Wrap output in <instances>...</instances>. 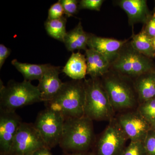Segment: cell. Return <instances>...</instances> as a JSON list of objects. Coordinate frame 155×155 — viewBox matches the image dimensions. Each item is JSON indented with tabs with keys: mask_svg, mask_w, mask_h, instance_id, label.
<instances>
[{
	"mask_svg": "<svg viewBox=\"0 0 155 155\" xmlns=\"http://www.w3.org/2000/svg\"><path fill=\"white\" fill-rule=\"evenodd\" d=\"M62 72L73 80H81L83 79L87 74L85 56L79 52L72 53Z\"/></svg>",
	"mask_w": 155,
	"mask_h": 155,
	"instance_id": "cell-16",
	"label": "cell"
},
{
	"mask_svg": "<svg viewBox=\"0 0 155 155\" xmlns=\"http://www.w3.org/2000/svg\"><path fill=\"white\" fill-rule=\"evenodd\" d=\"M103 86L114 110H126L135 105L133 92L122 81L116 78H109L105 80Z\"/></svg>",
	"mask_w": 155,
	"mask_h": 155,
	"instance_id": "cell-8",
	"label": "cell"
},
{
	"mask_svg": "<svg viewBox=\"0 0 155 155\" xmlns=\"http://www.w3.org/2000/svg\"><path fill=\"white\" fill-rule=\"evenodd\" d=\"M124 133L130 141H144L151 126L138 111L120 115L117 119Z\"/></svg>",
	"mask_w": 155,
	"mask_h": 155,
	"instance_id": "cell-10",
	"label": "cell"
},
{
	"mask_svg": "<svg viewBox=\"0 0 155 155\" xmlns=\"http://www.w3.org/2000/svg\"><path fill=\"white\" fill-rule=\"evenodd\" d=\"M85 97L84 116L92 120L113 119L114 110L105 90L97 78L84 81Z\"/></svg>",
	"mask_w": 155,
	"mask_h": 155,
	"instance_id": "cell-4",
	"label": "cell"
},
{
	"mask_svg": "<svg viewBox=\"0 0 155 155\" xmlns=\"http://www.w3.org/2000/svg\"><path fill=\"white\" fill-rule=\"evenodd\" d=\"M104 2L103 0H82L79 2V8L100 11Z\"/></svg>",
	"mask_w": 155,
	"mask_h": 155,
	"instance_id": "cell-27",
	"label": "cell"
},
{
	"mask_svg": "<svg viewBox=\"0 0 155 155\" xmlns=\"http://www.w3.org/2000/svg\"><path fill=\"white\" fill-rule=\"evenodd\" d=\"M137 111L148 122L153 128L155 125V98L141 103Z\"/></svg>",
	"mask_w": 155,
	"mask_h": 155,
	"instance_id": "cell-22",
	"label": "cell"
},
{
	"mask_svg": "<svg viewBox=\"0 0 155 155\" xmlns=\"http://www.w3.org/2000/svg\"><path fill=\"white\" fill-rule=\"evenodd\" d=\"M67 18L64 16L60 19H47L45 23V28L50 36L63 42L67 33Z\"/></svg>",
	"mask_w": 155,
	"mask_h": 155,
	"instance_id": "cell-21",
	"label": "cell"
},
{
	"mask_svg": "<svg viewBox=\"0 0 155 155\" xmlns=\"http://www.w3.org/2000/svg\"><path fill=\"white\" fill-rule=\"evenodd\" d=\"M22 121L16 112L0 110V153L8 155Z\"/></svg>",
	"mask_w": 155,
	"mask_h": 155,
	"instance_id": "cell-11",
	"label": "cell"
},
{
	"mask_svg": "<svg viewBox=\"0 0 155 155\" xmlns=\"http://www.w3.org/2000/svg\"><path fill=\"white\" fill-rule=\"evenodd\" d=\"M65 11V14L68 17H72L76 14L79 8L78 2L76 0H60Z\"/></svg>",
	"mask_w": 155,
	"mask_h": 155,
	"instance_id": "cell-25",
	"label": "cell"
},
{
	"mask_svg": "<svg viewBox=\"0 0 155 155\" xmlns=\"http://www.w3.org/2000/svg\"><path fill=\"white\" fill-rule=\"evenodd\" d=\"M11 64L20 72L24 80L31 81L40 80L51 64H34L19 62L16 59L11 61Z\"/></svg>",
	"mask_w": 155,
	"mask_h": 155,
	"instance_id": "cell-18",
	"label": "cell"
},
{
	"mask_svg": "<svg viewBox=\"0 0 155 155\" xmlns=\"http://www.w3.org/2000/svg\"><path fill=\"white\" fill-rule=\"evenodd\" d=\"M127 41L91 35L89 38L87 46L104 56L110 62L117 56Z\"/></svg>",
	"mask_w": 155,
	"mask_h": 155,
	"instance_id": "cell-13",
	"label": "cell"
},
{
	"mask_svg": "<svg viewBox=\"0 0 155 155\" xmlns=\"http://www.w3.org/2000/svg\"><path fill=\"white\" fill-rule=\"evenodd\" d=\"M44 147H46L34 124L22 122L14 137L8 155H32Z\"/></svg>",
	"mask_w": 155,
	"mask_h": 155,
	"instance_id": "cell-6",
	"label": "cell"
},
{
	"mask_svg": "<svg viewBox=\"0 0 155 155\" xmlns=\"http://www.w3.org/2000/svg\"><path fill=\"white\" fill-rule=\"evenodd\" d=\"M51 149L47 147H44L36 151L32 155H52Z\"/></svg>",
	"mask_w": 155,
	"mask_h": 155,
	"instance_id": "cell-30",
	"label": "cell"
},
{
	"mask_svg": "<svg viewBox=\"0 0 155 155\" xmlns=\"http://www.w3.org/2000/svg\"><path fill=\"white\" fill-rule=\"evenodd\" d=\"M62 155H95L94 153L87 152H81L69 153L64 152Z\"/></svg>",
	"mask_w": 155,
	"mask_h": 155,
	"instance_id": "cell-31",
	"label": "cell"
},
{
	"mask_svg": "<svg viewBox=\"0 0 155 155\" xmlns=\"http://www.w3.org/2000/svg\"><path fill=\"white\" fill-rule=\"evenodd\" d=\"M127 139L117 119L113 118L98 140L96 155H122Z\"/></svg>",
	"mask_w": 155,
	"mask_h": 155,
	"instance_id": "cell-7",
	"label": "cell"
},
{
	"mask_svg": "<svg viewBox=\"0 0 155 155\" xmlns=\"http://www.w3.org/2000/svg\"><path fill=\"white\" fill-rule=\"evenodd\" d=\"M122 155H147L143 141H130Z\"/></svg>",
	"mask_w": 155,
	"mask_h": 155,
	"instance_id": "cell-23",
	"label": "cell"
},
{
	"mask_svg": "<svg viewBox=\"0 0 155 155\" xmlns=\"http://www.w3.org/2000/svg\"><path fill=\"white\" fill-rule=\"evenodd\" d=\"M136 88L141 103L155 98L154 72L146 73L139 78L136 83Z\"/></svg>",
	"mask_w": 155,
	"mask_h": 155,
	"instance_id": "cell-19",
	"label": "cell"
},
{
	"mask_svg": "<svg viewBox=\"0 0 155 155\" xmlns=\"http://www.w3.org/2000/svg\"><path fill=\"white\" fill-rule=\"evenodd\" d=\"M152 129H153V130H154L155 131V125H154V126L153 127Z\"/></svg>",
	"mask_w": 155,
	"mask_h": 155,
	"instance_id": "cell-33",
	"label": "cell"
},
{
	"mask_svg": "<svg viewBox=\"0 0 155 155\" xmlns=\"http://www.w3.org/2000/svg\"><path fill=\"white\" fill-rule=\"evenodd\" d=\"M60 73L61 67L51 65L39 80L37 87L42 101L45 103L50 101L61 90L64 82L59 78Z\"/></svg>",
	"mask_w": 155,
	"mask_h": 155,
	"instance_id": "cell-12",
	"label": "cell"
},
{
	"mask_svg": "<svg viewBox=\"0 0 155 155\" xmlns=\"http://www.w3.org/2000/svg\"><path fill=\"white\" fill-rule=\"evenodd\" d=\"M147 155H155V131L152 129L147 134L144 141Z\"/></svg>",
	"mask_w": 155,
	"mask_h": 155,
	"instance_id": "cell-24",
	"label": "cell"
},
{
	"mask_svg": "<svg viewBox=\"0 0 155 155\" xmlns=\"http://www.w3.org/2000/svg\"><path fill=\"white\" fill-rule=\"evenodd\" d=\"M11 50L4 45H0V69H2L6 59L11 54Z\"/></svg>",
	"mask_w": 155,
	"mask_h": 155,
	"instance_id": "cell-29",
	"label": "cell"
},
{
	"mask_svg": "<svg viewBox=\"0 0 155 155\" xmlns=\"http://www.w3.org/2000/svg\"><path fill=\"white\" fill-rule=\"evenodd\" d=\"M65 14V11L60 1L55 3L51 6L48 11V19H60L64 17Z\"/></svg>",
	"mask_w": 155,
	"mask_h": 155,
	"instance_id": "cell-26",
	"label": "cell"
},
{
	"mask_svg": "<svg viewBox=\"0 0 155 155\" xmlns=\"http://www.w3.org/2000/svg\"><path fill=\"white\" fill-rule=\"evenodd\" d=\"M114 67L122 74L137 76L148 73L152 69L153 64L148 58L133 49L120 55Z\"/></svg>",
	"mask_w": 155,
	"mask_h": 155,
	"instance_id": "cell-9",
	"label": "cell"
},
{
	"mask_svg": "<svg viewBox=\"0 0 155 155\" xmlns=\"http://www.w3.org/2000/svg\"><path fill=\"white\" fill-rule=\"evenodd\" d=\"M87 74L91 78H97L108 72L110 61L102 54L92 49L85 51Z\"/></svg>",
	"mask_w": 155,
	"mask_h": 155,
	"instance_id": "cell-15",
	"label": "cell"
},
{
	"mask_svg": "<svg viewBox=\"0 0 155 155\" xmlns=\"http://www.w3.org/2000/svg\"><path fill=\"white\" fill-rule=\"evenodd\" d=\"M65 119L61 114L49 108L39 113L35 122V127L50 149L59 144Z\"/></svg>",
	"mask_w": 155,
	"mask_h": 155,
	"instance_id": "cell-5",
	"label": "cell"
},
{
	"mask_svg": "<svg viewBox=\"0 0 155 155\" xmlns=\"http://www.w3.org/2000/svg\"><path fill=\"white\" fill-rule=\"evenodd\" d=\"M131 45L134 50L147 58H154L155 56L152 38L144 30L137 34L134 35Z\"/></svg>",
	"mask_w": 155,
	"mask_h": 155,
	"instance_id": "cell-20",
	"label": "cell"
},
{
	"mask_svg": "<svg viewBox=\"0 0 155 155\" xmlns=\"http://www.w3.org/2000/svg\"><path fill=\"white\" fill-rule=\"evenodd\" d=\"M154 11H155V7H154Z\"/></svg>",
	"mask_w": 155,
	"mask_h": 155,
	"instance_id": "cell-34",
	"label": "cell"
},
{
	"mask_svg": "<svg viewBox=\"0 0 155 155\" xmlns=\"http://www.w3.org/2000/svg\"><path fill=\"white\" fill-rule=\"evenodd\" d=\"M94 140L93 120L86 116L65 119L59 146L66 152H87Z\"/></svg>",
	"mask_w": 155,
	"mask_h": 155,
	"instance_id": "cell-1",
	"label": "cell"
},
{
	"mask_svg": "<svg viewBox=\"0 0 155 155\" xmlns=\"http://www.w3.org/2000/svg\"><path fill=\"white\" fill-rule=\"evenodd\" d=\"M144 31L151 38H155V14L147 21Z\"/></svg>",
	"mask_w": 155,
	"mask_h": 155,
	"instance_id": "cell-28",
	"label": "cell"
},
{
	"mask_svg": "<svg viewBox=\"0 0 155 155\" xmlns=\"http://www.w3.org/2000/svg\"><path fill=\"white\" fill-rule=\"evenodd\" d=\"M154 73H155V72H154Z\"/></svg>",
	"mask_w": 155,
	"mask_h": 155,
	"instance_id": "cell-35",
	"label": "cell"
},
{
	"mask_svg": "<svg viewBox=\"0 0 155 155\" xmlns=\"http://www.w3.org/2000/svg\"><path fill=\"white\" fill-rule=\"evenodd\" d=\"M0 88V110L15 112L18 108L42 102L38 87L29 81H11L6 86L1 81Z\"/></svg>",
	"mask_w": 155,
	"mask_h": 155,
	"instance_id": "cell-3",
	"label": "cell"
},
{
	"mask_svg": "<svg viewBox=\"0 0 155 155\" xmlns=\"http://www.w3.org/2000/svg\"><path fill=\"white\" fill-rule=\"evenodd\" d=\"M89 37L84 30L81 22H79L74 29L67 32L63 42L69 51L76 50L86 51Z\"/></svg>",
	"mask_w": 155,
	"mask_h": 155,
	"instance_id": "cell-17",
	"label": "cell"
},
{
	"mask_svg": "<svg viewBox=\"0 0 155 155\" xmlns=\"http://www.w3.org/2000/svg\"><path fill=\"white\" fill-rule=\"evenodd\" d=\"M152 44L153 47L155 51V38H152Z\"/></svg>",
	"mask_w": 155,
	"mask_h": 155,
	"instance_id": "cell-32",
	"label": "cell"
},
{
	"mask_svg": "<svg viewBox=\"0 0 155 155\" xmlns=\"http://www.w3.org/2000/svg\"><path fill=\"white\" fill-rule=\"evenodd\" d=\"M80 81L64 82L56 96L45 103L47 108L58 112L65 119L84 116L85 88Z\"/></svg>",
	"mask_w": 155,
	"mask_h": 155,
	"instance_id": "cell-2",
	"label": "cell"
},
{
	"mask_svg": "<svg viewBox=\"0 0 155 155\" xmlns=\"http://www.w3.org/2000/svg\"><path fill=\"white\" fill-rule=\"evenodd\" d=\"M119 5L127 14L129 23L146 22L149 19V11L145 0H122Z\"/></svg>",
	"mask_w": 155,
	"mask_h": 155,
	"instance_id": "cell-14",
	"label": "cell"
}]
</instances>
